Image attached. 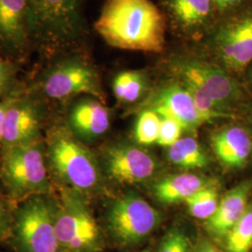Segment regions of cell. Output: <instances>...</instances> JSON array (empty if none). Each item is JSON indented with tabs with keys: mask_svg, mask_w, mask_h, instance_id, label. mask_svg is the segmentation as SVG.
<instances>
[{
	"mask_svg": "<svg viewBox=\"0 0 252 252\" xmlns=\"http://www.w3.org/2000/svg\"><path fill=\"white\" fill-rule=\"evenodd\" d=\"M94 29L121 50L161 53L165 42V18L151 0H106Z\"/></svg>",
	"mask_w": 252,
	"mask_h": 252,
	"instance_id": "1",
	"label": "cell"
},
{
	"mask_svg": "<svg viewBox=\"0 0 252 252\" xmlns=\"http://www.w3.org/2000/svg\"><path fill=\"white\" fill-rule=\"evenodd\" d=\"M36 54L43 61L73 53L84 34L82 0H30Z\"/></svg>",
	"mask_w": 252,
	"mask_h": 252,
	"instance_id": "2",
	"label": "cell"
},
{
	"mask_svg": "<svg viewBox=\"0 0 252 252\" xmlns=\"http://www.w3.org/2000/svg\"><path fill=\"white\" fill-rule=\"evenodd\" d=\"M71 134L62 126H53L48 130L44 141L49 173L62 188L89 193L101 185L98 162Z\"/></svg>",
	"mask_w": 252,
	"mask_h": 252,
	"instance_id": "3",
	"label": "cell"
},
{
	"mask_svg": "<svg viewBox=\"0 0 252 252\" xmlns=\"http://www.w3.org/2000/svg\"><path fill=\"white\" fill-rule=\"evenodd\" d=\"M52 106L81 94L103 100L99 75L96 69L81 56L74 53L60 54L43 61L32 83L27 85Z\"/></svg>",
	"mask_w": 252,
	"mask_h": 252,
	"instance_id": "4",
	"label": "cell"
},
{
	"mask_svg": "<svg viewBox=\"0 0 252 252\" xmlns=\"http://www.w3.org/2000/svg\"><path fill=\"white\" fill-rule=\"evenodd\" d=\"M0 181L12 204L34 195L53 194L45 141L0 148Z\"/></svg>",
	"mask_w": 252,
	"mask_h": 252,
	"instance_id": "5",
	"label": "cell"
},
{
	"mask_svg": "<svg viewBox=\"0 0 252 252\" xmlns=\"http://www.w3.org/2000/svg\"><path fill=\"white\" fill-rule=\"evenodd\" d=\"M55 196L34 195L14 204L7 244L14 252H62L54 228Z\"/></svg>",
	"mask_w": 252,
	"mask_h": 252,
	"instance_id": "6",
	"label": "cell"
},
{
	"mask_svg": "<svg viewBox=\"0 0 252 252\" xmlns=\"http://www.w3.org/2000/svg\"><path fill=\"white\" fill-rule=\"evenodd\" d=\"M54 228L62 252H102L105 239L82 193L61 188L55 196Z\"/></svg>",
	"mask_w": 252,
	"mask_h": 252,
	"instance_id": "7",
	"label": "cell"
},
{
	"mask_svg": "<svg viewBox=\"0 0 252 252\" xmlns=\"http://www.w3.org/2000/svg\"><path fill=\"white\" fill-rule=\"evenodd\" d=\"M52 112V106L36 92L25 89L13 96L6 110L0 148L34 144L44 140L42 131Z\"/></svg>",
	"mask_w": 252,
	"mask_h": 252,
	"instance_id": "8",
	"label": "cell"
},
{
	"mask_svg": "<svg viewBox=\"0 0 252 252\" xmlns=\"http://www.w3.org/2000/svg\"><path fill=\"white\" fill-rule=\"evenodd\" d=\"M161 217L144 199L126 194L112 202L106 225L111 239L120 246L134 245L152 234Z\"/></svg>",
	"mask_w": 252,
	"mask_h": 252,
	"instance_id": "9",
	"label": "cell"
},
{
	"mask_svg": "<svg viewBox=\"0 0 252 252\" xmlns=\"http://www.w3.org/2000/svg\"><path fill=\"white\" fill-rule=\"evenodd\" d=\"M36 53L30 0H0V54L23 65Z\"/></svg>",
	"mask_w": 252,
	"mask_h": 252,
	"instance_id": "10",
	"label": "cell"
},
{
	"mask_svg": "<svg viewBox=\"0 0 252 252\" xmlns=\"http://www.w3.org/2000/svg\"><path fill=\"white\" fill-rule=\"evenodd\" d=\"M104 159L108 176L120 183L142 182L152 178L156 169V162L150 154L130 145L109 147Z\"/></svg>",
	"mask_w": 252,
	"mask_h": 252,
	"instance_id": "11",
	"label": "cell"
},
{
	"mask_svg": "<svg viewBox=\"0 0 252 252\" xmlns=\"http://www.w3.org/2000/svg\"><path fill=\"white\" fill-rule=\"evenodd\" d=\"M180 74L185 83H190L206 93L225 109L240 97L237 82L223 70L201 62L181 64Z\"/></svg>",
	"mask_w": 252,
	"mask_h": 252,
	"instance_id": "12",
	"label": "cell"
},
{
	"mask_svg": "<svg viewBox=\"0 0 252 252\" xmlns=\"http://www.w3.org/2000/svg\"><path fill=\"white\" fill-rule=\"evenodd\" d=\"M221 61L234 71H241L252 61V17L238 20L223 27L217 36Z\"/></svg>",
	"mask_w": 252,
	"mask_h": 252,
	"instance_id": "13",
	"label": "cell"
},
{
	"mask_svg": "<svg viewBox=\"0 0 252 252\" xmlns=\"http://www.w3.org/2000/svg\"><path fill=\"white\" fill-rule=\"evenodd\" d=\"M72 134L83 139H94L104 135L110 126V113L102 101L86 97L73 104L68 114Z\"/></svg>",
	"mask_w": 252,
	"mask_h": 252,
	"instance_id": "14",
	"label": "cell"
},
{
	"mask_svg": "<svg viewBox=\"0 0 252 252\" xmlns=\"http://www.w3.org/2000/svg\"><path fill=\"white\" fill-rule=\"evenodd\" d=\"M252 188L251 180L244 181L229 190L220 201L216 212L206 220V229L216 238H225L247 209V202Z\"/></svg>",
	"mask_w": 252,
	"mask_h": 252,
	"instance_id": "15",
	"label": "cell"
},
{
	"mask_svg": "<svg viewBox=\"0 0 252 252\" xmlns=\"http://www.w3.org/2000/svg\"><path fill=\"white\" fill-rule=\"evenodd\" d=\"M155 112L179 122L184 129H194L207 121L202 116L187 88L172 85L155 102Z\"/></svg>",
	"mask_w": 252,
	"mask_h": 252,
	"instance_id": "16",
	"label": "cell"
},
{
	"mask_svg": "<svg viewBox=\"0 0 252 252\" xmlns=\"http://www.w3.org/2000/svg\"><path fill=\"white\" fill-rule=\"evenodd\" d=\"M212 148L226 167L241 168L252 153V136L241 126H228L212 136Z\"/></svg>",
	"mask_w": 252,
	"mask_h": 252,
	"instance_id": "17",
	"label": "cell"
},
{
	"mask_svg": "<svg viewBox=\"0 0 252 252\" xmlns=\"http://www.w3.org/2000/svg\"><path fill=\"white\" fill-rule=\"evenodd\" d=\"M209 182L205 178L192 174L171 176L154 186V195L163 204L171 205L186 201L192 194L206 187Z\"/></svg>",
	"mask_w": 252,
	"mask_h": 252,
	"instance_id": "18",
	"label": "cell"
},
{
	"mask_svg": "<svg viewBox=\"0 0 252 252\" xmlns=\"http://www.w3.org/2000/svg\"><path fill=\"white\" fill-rule=\"evenodd\" d=\"M168 158L172 163L185 169L203 168L207 164L206 153L192 137L180 138L169 147Z\"/></svg>",
	"mask_w": 252,
	"mask_h": 252,
	"instance_id": "19",
	"label": "cell"
},
{
	"mask_svg": "<svg viewBox=\"0 0 252 252\" xmlns=\"http://www.w3.org/2000/svg\"><path fill=\"white\" fill-rule=\"evenodd\" d=\"M213 0H170L172 12L183 27L202 25L211 11Z\"/></svg>",
	"mask_w": 252,
	"mask_h": 252,
	"instance_id": "20",
	"label": "cell"
},
{
	"mask_svg": "<svg viewBox=\"0 0 252 252\" xmlns=\"http://www.w3.org/2000/svg\"><path fill=\"white\" fill-rule=\"evenodd\" d=\"M226 252H250L252 248V206L225 237Z\"/></svg>",
	"mask_w": 252,
	"mask_h": 252,
	"instance_id": "21",
	"label": "cell"
},
{
	"mask_svg": "<svg viewBox=\"0 0 252 252\" xmlns=\"http://www.w3.org/2000/svg\"><path fill=\"white\" fill-rule=\"evenodd\" d=\"M219 193L215 184L209 183L185 201L189 214L199 220H206L213 216L219 206Z\"/></svg>",
	"mask_w": 252,
	"mask_h": 252,
	"instance_id": "22",
	"label": "cell"
},
{
	"mask_svg": "<svg viewBox=\"0 0 252 252\" xmlns=\"http://www.w3.org/2000/svg\"><path fill=\"white\" fill-rule=\"evenodd\" d=\"M113 93L119 102L133 103L144 90L143 76L136 71L119 73L113 80Z\"/></svg>",
	"mask_w": 252,
	"mask_h": 252,
	"instance_id": "23",
	"label": "cell"
},
{
	"mask_svg": "<svg viewBox=\"0 0 252 252\" xmlns=\"http://www.w3.org/2000/svg\"><path fill=\"white\" fill-rule=\"evenodd\" d=\"M21 65L13 63L0 54V100L18 94L26 85L19 81Z\"/></svg>",
	"mask_w": 252,
	"mask_h": 252,
	"instance_id": "24",
	"label": "cell"
},
{
	"mask_svg": "<svg viewBox=\"0 0 252 252\" xmlns=\"http://www.w3.org/2000/svg\"><path fill=\"white\" fill-rule=\"evenodd\" d=\"M161 118L152 110L143 111L137 119L135 126V138L138 143L151 145L157 142Z\"/></svg>",
	"mask_w": 252,
	"mask_h": 252,
	"instance_id": "25",
	"label": "cell"
},
{
	"mask_svg": "<svg viewBox=\"0 0 252 252\" xmlns=\"http://www.w3.org/2000/svg\"><path fill=\"white\" fill-rule=\"evenodd\" d=\"M158 252H191L189 238L181 229L174 227L163 236Z\"/></svg>",
	"mask_w": 252,
	"mask_h": 252,
	"instance_id": "26",
	"label": "cell"
},
{
	"mask_svg": "<svg viewBox=\"0 0 252 252\" xmlns=\"http://www.w3.org/2000/svg\"><path fill=\"white\" fill-rule=\"evenodd\" d=\"M184 128L179 122L170 117L162 116L157 142L162 147H171L179 139Z\"/></svg>",
	"mask_w": 252,
	"mask_h": 252,
	"instance_id": "27",
	"label": "cell"
},
{
	"mask_svg": "<svg viewBox=\"0 0 252 252\" xmlns=\"http://www.w3.org/2000/svg\"><path fill=\"white\" fill-rule=\"evenodd\" d=\"M12 209V203L6 195L0 193V243L7 244L9 240Z\"/></svg>",
	"mask_w": 252,
	"mask_h": 252,
	"instance_id": "28",
	"label": "cell"
},
{
	"mask_svg": "<svg viewBox=\"0 0 252 252\" xmlns=\"http://www.w3.org/2000/svg\"><path fill=\"white\" fill-rule=\"evenodd\" d=\"M23 91V90H22ZM20 93V92H19ZM15 94L9 96L8 98L4 100H0V140H1V134H2V126H3V122H4V117H5V113L6 110L9 106L11 100L13 98Z\"/></svg>",
	"mask_w": 252,
	"mask_h": 252,
	"instance_id": "29",
	"label": "cell"
},
{
	"mask_svg": "<svg viewBox=\"0 0 252 252\" xmlns=\"http://www.w3.org/2000/svg\"><path fill=\"white\" fill-rule=\"evenodd\" d=\"M195 252H220L212 243L207 239H201L199 242Z\"/></svg>",
	"mask_w": 252,
	"mask_h": 252,
	"instance_id": "30",
	"label": "cell"
},
{
	"mask_svg": "<svg viewBox=\"0 0 252 252\" xmlns=\"http://www.w3.org/2000/svg\"><path fill=\"white\" fill-rule=\"evenodd\" d=\"M241 1H243V0H213V2L220 9L229 8L231 6H234V5L240 3Z\"/></svg>",
	"mask_w": 252,
	"mask_h": 252,
	"instance_id": "31",
	"label": "cell"
},
{
	"mask_svg": "<svg viewBox=\"0 0 252 252\" xmlns=\"http://www.w3.org/2000/svg\"><path fill=\"white\" fill-rule=\"evenodd\" d=\"M251 122H252V115H251Z\"/></svg>",
	"mask_w": 252,
	"mask_h": 252,
	"instance_id": "32",
	"label": "cell"
},
{
	"mask_svg": "<svg viewBox=\"0 0 252 252\" xmlns=\"http://www.w3.org/2000/svg\"></svg>",
	"mask_w": 252,
	"mask_h": 252,
	"instance_id": "33",
	"label": "cell"
}]
</instances>
